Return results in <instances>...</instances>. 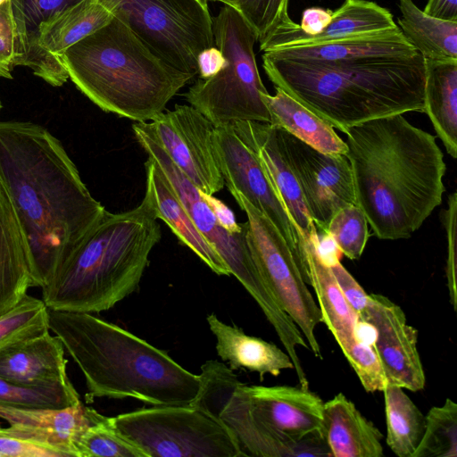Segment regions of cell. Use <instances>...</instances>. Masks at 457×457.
I'll return each instance as SVG.
<instances>
[{
	"instance_id": "cell-1",
	"label": "cell",
	"mask_w": 457,
	"mask_h": 457,
	"mask_svg": "<svg viewBox=\"0 0 457 457\" xmlns=\"http://www.w3.org/2000/svg\"><path fill=\"white\" fill-rule=\"evenodd\" d=\"M0 185L24 236L32 287L42 288L105 208L61 141L30 121H0Z\"/></svg>"
},
{
	"instance_id": "cell-2",
	"label": "cell",
	"mask_w": 457,
	"mask_h": 457,
	"mask_svg": "<svg viewBox=\"0 0 457 457\" xmlns=\"http://www.w3.org/2000/svg\"><path fill=\"white\" fill-rule=\"evenodd\" d=\"M356 205L379 239L409 238L442 203L446 165L436 137L403 114L347 129Z\"/></svg>"
},
{
	"instance_id": "cell-3",
	"label": "cell",
	"mask_w": 457,
	"mask_h": 457,
	"mask_svg": "<svg viewBox=\"0 0 457 457\" xmlns=\"http://www.w3.org/2000/svg\"><path fill=\"white\" fill-rule=\"evenodd\" d=\"M269 79L334 129L408 112H424L422 55L321 62L280 58L264 52Z\"/></svg>"
},
{
	"instance_id": "cell-4",
	"label": "cell",
	"mask_w": 457,
	"mask_h": 457,
	"mask_svg": "<svg viewBox=\"0 0 457 457\" xmlns=\"http://www.w3.org/2000/svg\"><path fill=\"white\" fill-rule=\"evenodd\" d=\"M48 328L81 370L87 397H131L151 405L187 404L200 375L166 352L88 312L48 309Z\"/></svg>"
},
{
	"instance_id": "cell-5",
	"label": "cell",
	"mask_w": 457,
	"mask_h": 457,
	"mask_svg": "<svg viewBox=\"0 0 457 457\" xmlns=\"http://www.w3.org/2000/svg\"><path fill=\"white\" fill-rule=\"evenodd\" d=\"M161 237L146 192L132 210H105L42 287V300L58 311L93 313L112 308L138 288Z\"/></svg>"
},
{
	"instance_id": "cell-6",
	"label": "cell",
	"mask_w": 457,
	"mask_h": 457,
	"mask_svg": "<svg viewBox=\"0 0 457 457\" xmlns=\"http://www.w3.org/2000/svg\"><path fill=\"white\" fill-rule=\"evenodd\" d=\"M69 79L106 112L137 122L153 120L193 79L158 57L119 8L104 27L59 55Z\"/></svg>"
},
{
	"instance_id": "cell-7",
	"label": "cell",
	"mask_w": 457,
	"mask_h": 457,
	"mask_svg": "<svg viewBox=\"0 0 457 457\" xmlns=\"http://www.w3.org/2000/svg\"><path fill=\"white\" fill-rule=\"evenodd\" d=\"M212 34L226 63L214 76L198 78L185 93L186 100L214 126L236 120L270 123L262 99L268 91L257 68L254 31L237 10L223 4L212 17Z\"/></svg>"
},
{
	"instance_id": "cell-8",
	"label": "cell",
	"mask_w": 457,
	"mask_h": 457,
	"mask_svg": "<svg viewBox=\"0 0 457 457\" xmlns=\"http://www.w3.org/2000/svg\"><path fill=\"white\" fill-rule=\"evenodd\" d=\"M112 420L147 457L244 456L220 420L190 403L153 405L118 414Z\"/></svg>"
},
{
	"instance_id": "cell-9",
	"label": "cell",
	"mask_w": 457,
	"mask_h": 457,
	"mask_svg": "<svg viewBox=\"0 0 457 457\" xmlns=\"http://www.w3.org/2000/svg\"><path fill=\"white\" fill-rule=\"evenodd\" d=\"M142 148L160 166L195 227L213 246L229 270L257 303L271 325L286 319V312L262 277L247 245L245 228L232 234L221 228L199 189L145 132L140 122L132 126Z\"/></svg>"
},
{
	"instance_id": "cell-10",
	"label": "cell",
	"mask_w": 457,
	"mask_h": 457,
	"mask_svg": "<svg viewBox=\"0 0 457 457\" xmlns=\"http://www.w3.org/2000/svg\"><path fill=\"white\" fill-rule=\"evenodd\" d=\"M246 214L245 237L253 259L282 309L291 317L315 357L322 359L315 336L321 314L297 262L274 224L237 189L228 187Z\"/></svg>"
},
{
	"instance_id": "cell-11",
	"label": "cell",
	"mask_w": 457,
	"mask_h": 457,
	"mask_svg": "<svg viewBox=\"0 0 457 457\" xmlns=\"http://www.w3.org/2000/svg\"><path fill=\"white\" fill-rule=\"evenodd\" d=\"M116 1L158 57L192 79L198 75V54L214 46L207 0Z\"/></svg>"
},
{
	"instance_id": "cell-12",
	"label": "cell",
	"mask_w": 457,
	"mask_h": 457,
	"mask_svg": "<svg viewBox=\"0 0 457 457\" xmlns=\"http://www.w3.org/2000/svg\"><path fill=\"white\" fill-rule=\"evenodd\" d=\"M213 147L227 187L239 191L274 224L289 245L304 279L303 240L255 151L239 137L231 123L214 127Z\"/></svg>"
},
{
	"instance_id": "cell-13",
	"label": "cell",
	"mask_w": 457,
	"mask_h": 457,
	"mask_svg": "<svg viewBox=\"0 0 457 457\" xmlns=\"http://www.w3.org/2000/svg\"><path fill=\"white\" fill-rule=\"evenodd\" d=\"M140 123L200 191L213 195L224 187L214 154L215 126L198 110L176 104L153 120Z\"/></svg>"
},
{
	"instance_id": "cell-14",
	"label": "cell",
	"mask_w": 457,
	"mask_h": 457,
	"mask_svg": "<svg viewBox=\"0 0 457 457\" xmlns=\"http://www.w3.org/2000/svg\"><path fill=\"white\" fill-rule=\"evenodd\" d=\"M279 129L289 164L317 231L327 232L328 222L337 212L356 204L349 160L343 154L320 152Z\"/></svg>"
},
{
	"instance_id": "cell-15",
	"label": "cell",
	"mask_w": 457,
	"mask_h": 457,
	"mask_svg": "<svg viewBox=\"0 0 457 457\" xmlns=\"http://www.w3.org/2000/svg\"><path fill=\"white\" fill-rule=\"evenodd\" d=\"M360 324L374 331L372 344L389 385L417 392L426 377L418 351V330L407 322L403 309L379 294H369L364 310L357 315Z\"/></svg>"
},
{
	"instance_id": "cell-16",
	"label": "cell",
	"mask_w": 457,
	"mask_h": 457,
	"mask_svg": "<svg viewBox=\"0 0 457 457\" xmlns=\"http://www.w3.org/2000/svg\"><path fill=\"white\" fill-rule=\"evenodd\" d=\"M241 384L237 379L225 391L219 418L236 438L244 456L331 457L322 433L295 439L260 419Z\"/></svg>"
},
{
	"instance_id": "cell-17",
	"label": "cell",
	"mask_w": 457,
	"mask_h": 457,
	"mask_svg": "<svg viewBox=\"0 0 457 457\" xmlns=\"http://www.w3.org/2000/svg\"><path fill=\"white\" fill-rule=\"evenodd\" d=\"M231 124L239 137L255 151L265 167L303 245L312 241L317 228L289 164L279 128L268 122L252 120H236Z\"/></svg>"
},
{
	"instance_id": "cell-18",
	"label": "cell",
	"mask_w": 457,
	"mask_h": 457,
	"mask_svg": "<svg viewBox=\"0 0 457 457\" xmlns=\"http://www.w3.org/2000/svg\"><path fill=\"white\" fill-rule=\"evenodd\" d=\"M99 412L78 404L64 409H24L0 405V419L11 435L42 445L62 457H78L76 444Z\"/></svg>"
},
{
	"instance_id": "cell-19",
	"label": "cell",
	"mask_w": 457,
	"mask_h": 457,
	"mask_svg": "<svg viewBox=\"0 0 457 457\" xmlns=\"http://www.w3.org/2000/svg\"><path fill=\"white\" fill-rule=\"evenodd\" d=\"M241 388L253 412L278 431L295 439L322 433L324 402L309 388L244 383Z\"/></svg>"
},
{
	"instance_id": "cell-20",
	"label": "cell",
	"mask_w": 457,
	"mask_h": 457,
	"mask_svg": "<svg viewBox=\"0 0 457 457\" xmlns=\"http://www.w3.org/2000/svg\"><path fill=\"white\" fill-rule=\"evenodd\" d=\"M391 12L374 2L345 0L332 12L328 26L319 34L309 36L290 17L284 19L262 41L260 49H272L303 45H317L395 28Z\"/></svg>"
},
{
	"instance_id": "cell-21",
	"label": "cell",
	"mask_w": 457,
	"mask_h": 457,
	"mask_svg": "<svg viewBox=\"0 0 457 457\" xmlns=\"http://www.w3.org/2000/svg\"><path fill=\"white\" fill-rule=\"evenodd\" d=\"M81 0H11L16 26L14 66H25L53 87L62 86L69 74L57 57L39 45V27L54 14Z\"/></svg>"
},
{
	"instance_id": "cell-22",
	"label": "cell",
	"mask_w": 457,
	"mask_h": 457,
	"mask_svg": "<svg viewBox=\"0 0 457 457\" xmlns=\"http://www.w3.org/2000/svg\"><path fill=\"white\" fill-rule=\"evenodd\" d=\"M266 52L280 58L321 62L402 58L418 54L398 26L328 43L281 47Z\"/></svg>"
},
{
	"instance_id": "cell-23",
	"label": "cell",
	"mask_w": 457,
	"mask_h": 457,
	"mask_svg": "<svg viewBox=\"0 0 457 457\" xmlns=\"http://www.w3.org/2000/svg\"><path fill=\"white\" fill-rule=\"evenodd\" d=\"M64 347L49 332L0 353V377L31 387L69 385Z\"/></svg>"
},
{
	"instance_id": "cell-24",
	"label": "cell",
	"mask_w": 457,
	"mask_h": 457,
	"mask_svg": "<svg viewBox=\"0 0 457 457\" xmlns=\"http://www.w3.org/2000/svg\"><path fill=\"white\" fill-rule=\"evenodd\" d=\"M322 434L334 457H382V433L339 393L323 405Z\"/></svg>"
},
{
	"instance_id": "cell-25",
	"label": "cell",
	"mask_w": 457,
	"mask_h": 457,
	"mask_svg": "<svg viewBox=\"0 0 457 457\" xmlns=\"http://www.w3.org/2000/svg\"><path fill=\"white\" fill-rule=\"evenodd\" d=\"M145 166V192L151 197L157 219L163 220L177 237L214 273L229 276L226 263L195 227L158 163L148 156Z\"/></svg>"
},
{
	"instance_id": "cell-26",
	"label": "cell",
	"mask_w": 457,
	"mask_h": 457,
	"mask_svg": "<svg viewBox=\"0 0 457 457\" xmlns=\"http://www.w3.org/2000/svg\"><path fill=\"white\" fill-rule=\"evenodd\" d=\"M206 321L216 339L217 354L232 370L246 369L263 380L267 374L276 377L283 370H294L287 353L275 344L249 336L241 328L221 321L214 313L208 314Z\"/></svg>"
},
{
	"instance_id": "cell-27",
	"label": "cell",
	"mask_w": 457,
	"mask_h": 457,
	"mask_svg": "<svg viewBox=\"0 0 457 457\" xmlns=\"http://www.w3.org/2000/svg\"><path fill=\"white\" fill-rule=\"evenodd\" d=\"M32 287L26 242L17 216L0 185V314Z\"/></svg>"
},
{
	"instance_id": "cell-28",
	"label": "cell",
	"mask_w": 457,
	"mask_h": 457,
	"mask_svg": "<svg viewBox=\"0 0 457 457\" xmlns=\"http://www.w3.org/2000/svg\"><path fill=\"white\" fill-rule=\"evenodd\" d=\"M119 8L116 0H81L40 25L39 45L59 59L67 48L107 25Z\"/></svg>"
},
{
	"instance_id": "cell-29",
	"label": "cell",
	"mask_w": 457,
	"mask_h": 457,
	"mask_svg": "<svg viewBox=\"0 0 457 457\" xmlns=\"http://www.w3.org/2000/svg\"><path fill=\"white\" fill-rule=\"evenodd\" d=\"M305 282L315 293L321 322L337 345L360 336L358 318L341 292L330 267L318 255L314 239L304 245Z\"/></svg>"
},
{
	"instance_id": "cell-30",
	"label": "cell",
	"mask_w": 457,
	"mask_h": 457,
	"mask_svg": "<svg viewBox=\"0 0 457 457\" xmlns=\"http://www.w3.org/2000/svg\"><path fill=\"white\" fill-rule=\"evenodd\" d=\"M274 96L262 93V99L270 113V124L325 154L346 153L345 142L334 128L278 87Z\"/></svg>"
},
{
	"instance_id": "cell-31",
	"label": "cell",
	"mask_w": 457,
	"mask_h": 457,
	"mask_svg": "<svg viewBox=\"0 0 457 457\" xmlns=\"http://www.w3.org/2000/svg\"><path fill=\"white\" fill-rule=\"evenodd\" d=\"M424 112L448 154L457 157V60H424Z\"/></svg>"
},
{
	"instance_id": "cell-32",
	"label": "cell",
	"mask_w": 457,
	"mask_h": 457,
	"mask_svg": "<svg viewBox=\"0 0 457 457\" xmlns=\"http://www.w3.org/2000/svg\"><path fill=\"white\" fill-rule=\"evenodd\" d=\"M399 29L424 60H457V21L432 17L412 0H399Z\"/></svg>"
},
{
	"instance_id": "cell-33",
	"label": "cell",
	"mask_w": 457,
	"mask_h": 457,
	"mask_svg": "<svg viewBox=\"0 0 457 457\" xmlns=\"http://www.w3.org/2000/svg\"><path fill=\"white\" fill-rule=\"evenodd\" d=\"M384 394L386 444L398 457H412L426 425V417L403 388L387 385Z\"/></svg>"
},
{
	"instance_id": "cell-34",
	"label": "cell",
	"mask_w": 457,
	"mask_h": 457,
	"mask_svg": "<svg viewBox=\"0 0 457 457\" xmlns=\"http://www.w3.org/2000/svg\"><path fill=\"white\" fill-rule=\"evenodd\" d=\"M49 331L47 306L26 294L0 314V353Z\"/></svg>"
},
{
	"instance_id": "cell-35",
	"label": "cell",
	"mask_w": 457,
	"mask_h": 457,
	"mask_svg": "<svg viewBox=\"0 0 457 457\" xmlns=\"http://www.w3.org/2000/svg\"><path fill=\"white\" fill-rule=\"evenodd\" d=\"M425 417V430L412 457H456V403L447 398L443 405L432 407Z\"/></svg>"
},
{
	"instance_id": "cell-36",
	"label": "cell",
	"mask_w": 457,
	"mask_h": 457,
	"mask_svg": "<svg viewBox=\"0 0 457 457\" xmlns=\"http://www.w3.org/2000/svg\"><path fill=\"white\" fill-rule=\"evenodd\" d=\"M78 457H147L113 425L112 417L101 413L79 438Z\"/></svg>"
},
{
	"instance_id": "cell-37",
	"label": "cell",
	"mask_w": 457,
	"mask_h": 457,
	"mask_svg": "<svg viewBox=\"0 0 457 457\" xmlns=\"http://www.w3.org/2000/svg\"><path fill=\"white\" fill-rule=\"evenodd\" d=\"M73 385L31 387L0 377V405L24 409H64L80 403Z\"/></svg>"
},
{
	"instance_id": "cell-38",
	"label": "cell",
	"mask_w": 457,
	"mask_h": 457,
	"mask_svg": "<svg viewBox=\"0 0 457 457\" xmlns=\"http://www.w3.org/2000/svg\"><path fill=\"white\" fill-rule=\"evenodd\" d=\"M327 232L332 236L343 254L357 260L369 238L368 220L356 204L347 205L334 214Z\"/></svg>"
},
{
	"instance_id": "cell-39",
	"label": "cell",
	"mask_w": 457,
	"mask_h": 457,
	"mask_svg": "<svg viewBox=\"0 0 457 457\" xmlns=\"http://www.w3.org/2000/svg\"><path fill=\"white\" fill-rule=\"evenodd\" d=\"M338 345L366 392L383 391L389 385L386 373L371 343L359 336Z\"/></svg>"
},
{
	"instance_id": "cell-40",
	"label": "cell",
	"mask_w": 457,
	"mask_h": 457,
	"mask_svg": "<svg viewBox=\"0 0 457 457\" xmlns=\"http://www.w3.org/2000/svg\"><path fill=\"white\" fill-rule=\"evenodd\" d=\"M287 3L288 0H237L232 6L250 25L260 43L289 16Z\"/></svg>"
},
{
	"instance_id": "cell-41",
	"label": "cell",
	"mask_w": 457,
	"mask_h": 457,
	"mask_svg": "<svg viewBox=\"0 0 457 457\" xmlns=\"http://www.w3.org/2000/svg\"><path fill=\"white\" fill-rule=\"evenodd\" d=\"M16 26L11 0L0 3V77L12 79L16 55Z\"/></svg>"
},
{
	"instance_id": "cell-42",
	"label": "cell",
	"mask_w": 457,
	"mask_h": 457,
	"mask_svg": "<svg viewBox=\"0 0 457 457\" xmlns=\"http://www.w3.org/2000/svg\"><path fill=\"white\" fill-rule=\"evenodd\" d=\"M456 212H457V195L456 192L451 194L448 197V207L443 214V223L446 231L447 237V261H446V278L450 296V303L454 310L457 304L456 294Z\"/></svg>"
},
{
	"instance_id": "cell-43",
	"label": "cell",
	"mask_w": 457,
	"mask_h": 457,
	"mask_svg": "<svg viewBox=\"0 0 457 457\" xmlns=\"http://www.w3.org/2000/svg\"><path fill=\"white\" fill-rule=\"evenodd\" d=\"M0 454L2 457H62L59 453L42 445L11 435L1 424Z\"/></svg>"
},
{
	"instance_id": "cell-44",
	"label": "cell",
	"mask_w": 457,
	"mask_h": 457,
	"mask_svg": "<svg viewBox=\"0 0 457 457\" xmlns=\"http://www.w3.org/2000/svg\"><path fill=\"white\" fill-rule=\"evenodd\" d=\"M345 298L356 315L366 307L368 295L357 280L341 264L340 261L329 266Z\"/></svg>"
},
{
	"instance_id": "cell-45",
	"label": "cell",
	"mask_w": 457,
	"mask_h": 457,
	"mask_svg": "<svg viewBox=\"0 0 457 457\" xmlns=\"http://www.w3.org/2000/svg\"><path fill=\"white\" fill-rule=\"evenodd\" d=\"M202 198L212 211L219 225L229 233L236 234L243 230V225L236 220L233 211L221 200L199 190Z\"/></svg>"
},
{
	"instance_id": "cell-46",
	"label": "cell",
	"mask_w": 457,
	"mask_h": 457,
	"mask_svg": "<svg viewBox=\"0 0 457 457\" xmlns=\"http://www.w3.org/2000/svg\"><path fill=\"white\" fill-rule=\"evenodd\" d=\"M331 18L332 11L311 7L303 11L299 27L306 35H317L328 26Z\"/></svg>"
},
{
	"instance_id": "cell-47",
	"label": "cell",
	"mask_w": 457,
	"mask_h": 457,
	"mask_svg": "<svg viewBox=\"0 0 457 457\" xmlns=\"http://www.w3.org/2000/svg\"><path fill=\"white\" fill-rule=\"evenodd\" d=\"M225 63L226 59L215 46L202 51L197 57L199 78L208 79L214 76Z\"/></svg>"
},
{
	"instance_id": "cell-48",
	"label": "cell",
	"mask_w": 457,
	"mask_h": 457,
	"mask_svg": "<svg viewBox=\"0 0 457 457\" xmlns=\"http://www.w3.org/2000/svg\"><path fill=\"white\" fill-rule=\"evenodd\" d=\"M314 245L320 258L328 266L340 261V256L343 253L332 236L328 232L317 231Z\"/></svg>"
},
{
	"instance_id": "cell-49",
	"label": "cell",
	"mask_w": 457,
	"mask_h": 457,
	"mask_svg": "<svg viewBox=\"0 0 457 457\" xmlns=\"http://www.w3.org/2000/svg\"><path fill=\"white\" fill-rule=\"evenodd\" d=\"M423 12L437 19L457 21V0H428Z\"/></svg>"
},
{
	"instance_id": "cell-50",
	"label": "cell",
	"mask_w": 457,
	"mask_h": 457,
	"mask_svg": "<svg viewBox=\"0 0 457 457\" xmlns=\"http://www.w3.org/2000/svg\"><path fill=\"white\" fill-rule=\"evenodd\" d=\"M212 1L220 2L223 4H228L230 6H232L237 2V0H212Z\"/></svg>"
},
{
	"instance_id": "cell-51",
	"label": "cell",
	"mask_w": 457,
	"mask_h": 457,
	"mask_svg": "<svg viewBox=\"0 0 457 457\" xmlns=\"http://www.w3.org/2000/svg\"><path fill=\"white\" fill-rule=\"evenodd\" d=\"M2 107H3V106H2V102H1V100H0V111L2 110Z\"/></svg>"
},
{
	"instance_id": "cell-52",
	"label": "cell",
	"mask_w": 457,
	"mask_h": 457,
	"mask_svg": "<svg viewBox=\"0 0 457 457\" xmlns=\"http://www.w3.org/2000/svg\"><path fill=\"white\" fill-rule=\"evenodd\" d=\"M0 457H2V455L0 454Z\"/></svg>"
}]
</instances>
